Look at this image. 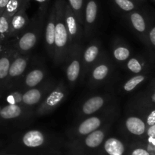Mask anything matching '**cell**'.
<instances>
[{"mask_svg":"<svg viewBox=\"0 0 155 155\" xmlns=\"http://www.w3.org/2000/svg\"><path fill=\"white\" fill-rule=\"evenodd\" d=\"M111 2L116 9L123 15L139 9V5L132 0H111Z\"/></svg>","mask_w":155,"mask_h":155,"instance_id":"28","label":"cell"},{"mask_svg":"<svg viewBox=\"0 0 155 155\" xmlns=\"http://www.w3.org/2000/svg\"><path fill=\"white\" fill-rule=\"evenodd\" d=\"M0 42H1V41H0Z\"/></svg>","mask_w":155,"mask_h":155,"instance_id":"43","label":"cell"},{"mask_svg":"<svg viewBox=\"0 0 155 155\" xmlns=\"http://www.w3.org/2000/svg\"><path fill=\"white\" fill-rule=\"evenodd\" d=\"M103 54L102 46L98 40H94L85 48L83 49L81 59V82L86 81L88 73L100 60Z\"/></svg>","mask_w":155,"mask_h":155,"instance_id":"14","label":"cell"},{"mask_svg":"<svg viewBox=\"0 0 155 155\" xmlns=\"http://www.w3.org/2000/svg\"><path fill=\"white\" fill-rule=\"evenodd\" d=\"M1 155H18V154H16V153H4V154H1Z\"/></svg>","mask_w":155,"mask_h":155,"instance_id":"41","label":"cell"},{"mask_svg":"<svg viewBox=\"0 0 155 155\" xmlns=\"http://www.w3.org/2000/svg\"><path fill=\"white\" fill-rule=\"evenodd\" d=\"M113 71L114 67L113 63L108 56L104 53L87 74L86 78L87 85L92 88L104 85L110 80Z\"/></svg>","mask_w":155,"mask_h":155,"instance_id":"10","label":"cell"},{"mask_svg":"<svg viewBox=\"0 0 155 155\" xmlns=\"http://www.w3.org/2000/svg\"><path fill=\"white\" fill-rule=\"evenodd\" d=\"M68 94V90L65 81L63 80L58 81L54 89L50 91L44 101L35 109V116L41 117L53 113L65 101Z\"/></svg>","mask_w":155,"mask_h":155,"instance_id":"7","label":"cell"},{"mask_svg":"<svg viewBox=\"0 0 155 155\" xmlns=\"http://www.w3.org/2000/svg\"><path fill=\"white\" fill-rule=\"evenodd\" d=\"M70 8L75 15L79 23L83 26L84 24V11L86 0H67Z\"/></svg>","mask_w":155,"mask_h":155,"instance_id":"29","label":"cell"},{"mask_svg":"<svg viewBox=\"0 0 155 155\" xmlns=\"http://www.w3.org/2000/svg\"><path fill=\"white\" fill-rule=\"evenodd\" d=\"M137 97L139 98L144 102L147 103V104L155 106V91H149L142 94L138 95Z\"/></svg>","mask_w":155,"mask_h":155,"instance_id":"34","label":"cell"},{"mask_svg":"<svg viewBox=\"0 0 155 155\" xmlns=\"http://www.w3.org/2000/svg\"><path fill=\"white\" fill-rule=\"evenodd\" d=\"M58 81L54 78H47L44 82L37 87L25 91L23 94L22 105L34 111L50 91L54 89Z\"/></svg>","mask_w":155,"mask_h":155,"instance_id":"11","label":"cell"},{"mask_svg":"<svg viewBox=\"0 0 155 155\" xmlns=\"http://www.w3.org/2000/svg\"><path fill=\"white\" fill-rule=\"evenodd\" d=\"M47 78V70L45 65L41 62L36 63L35 65L29 67L18 88L25 91L38 86L39 84L44 82Z\"/></svg>","mask_w":155,"mask_h":155,"instance_id":"17","label":"cell"},{"mask_svg":"<svg viewBox=\"0 0 155 155\" xmlns=\"http://www.w3.org/2000/svg\"><path fill=\"white\" fill-rule=\"evenodd\" d=\"M82 44L72 46L65 62V73L69 87L73 88L81 81V59L83 52Z\"/></svg>","mask_w":155,"mask_h":155,"instance_id":"8","label":"cell"},{"mask_svg":"<svg viewBox=\"0 0 155 155\" xmlns=\"http://www.w3.org/2000/svg\"><path fill=\"white\" fill-rule=\"evenodd\" d=\"M98 19L97 0H86L84 11V38L90 40L96 31Z\"/></svg>","mask_w":155,"mask_h":155,"instance_id":"18","label":"cell"},{"mask_svg":"<svg viewBox=\"0 0 155 155\" xmlns=\"http://www.w3.org/2000/svg\"><path fill=\"white\" fill-rule=\"evenodd\" d=\"M112 55L117 63L124 65L132 57V50L121 38L115 40L112 45Z\"/></svg>","mask_w":155,"mask_h":155,"instance_id":"24","label":"cell"},{"mask_svg":"<svg viewBox=\"0 0 155 155\" xmlns=\"http://www.w3.org/2000/svg\"><path fill=\"white\" fill-rule=\"evenodd\" d=\"M150 91H155V81L150 85Z\"/></svg>","mask_w":155,"mask_h":155,"instance_id":"38","label":"cell"},{"mask_svg":"<svg viewBox=\"0 0 155 155\" xmlns=\"http://www.w3.org/2000/svg\"><path fill=\"white\" fill-rule=\"evenodd\" d=\"M16 54L17 52L14 48L7 49L0 53V97L4 94L10 65Z\"/></svg>","mask_w":155,"mask_h":155,"instance_id":"22","label":"cell"},{"mask_svg":"<svg viewBox=\"0 0 155 155\" xmlns=\"http://www.w3.org/2000/svg\"><path fill=\"white\" fill-rule=\"evenodd\" d=\"M9 0H0V15L3 13Z\"/></svg>","mask_w":155,"mask_h":155,"instance_id":"36","label":"cell"},{"mask_svg":"<svg viewBox=\"0 0 155 155\" xmlns=\"http://www.w3.org/2000/svg\"><path fill=\"white\" fill-rule=\"evenodd\" d=\"M144 138H155V125L147 127Z\"/></svg>","mask_w":155,"mask_h":155,"instance_id":"35","label":"cell"},{"mask_svg":"<svg viewBox=\"0 0 155 155\" xmlns=\"http://www.w3.org/2000/svg\"><path fill=\"white\" fill-rule=\"evenodd\" d=\"M66 141L53 132L32 129L16 135L11 148L18 155H63Z\"/></svg>","mask_w":155,"mask_h":155,"instance_id":"1","label":"cell"},{"mask_svg":"<svg viewBox=\"0 0 155 155\" xmlns=\"http://www.w3.org/2000/svg\"><path fill=\"white\" fill-rule=\"evenodd\" d=\"M49 12V4L40 5L37 12L30 21L27 29L17 37L14 49L19 54H31L44 35L46 20Z\"/></svg>","mask_w":155,"mask_h":155,"instance_id":"3","label":"cell"},{"mask_svg":"<svg viewBox=\"0 0 155 155\" xmlns=\"http://www.w3.org/2000/svg\"><path fill=\"white\" fill-rule=\"evenodd\" d=\"M66 155H81L79 153H74V152H71V151H67V154Z\"/></svg>","mask_w":155,"mask_h":155,"instance_id":"39","label":"cell"},{"mask_svg":"<svg viewBox=\"0 0 155 155\" xmlns=\"http://www.w3.org/2000/svg\"><path fill=\"white\" fill-rule=\"evenodd\" d=\"M28 6H24L13 15L10 24L8 38H17L28 27L31 18L28 17L26 10Z\"/></svg>","mask_w":155,"mask_h":155,"instance_id":"21","label":"cell"},{"mask_svg":"<svg viewBox=\"0 0 155 155\" xmlns=\"http://www.w3.org/2000/svg\"><path fill=\"white\" fill-rule=\"evenodd\" d=\"M119 114L120 109L116 103H113L101 111L78 120L67 131V141H74L94 132L109 122L116 120Z\"/></svg>","mask_w":155,"mask_h":155,"instance_id":"2","label":"cell"},{"mask_svg":"<svg viewBox=\"0 0 155 155\" xmlns=\"http://www.w3.org/2000/svg\"><path fill=\"white\" fill-rule=\"evenodd\" d=\"M116 120L109 122L101 128L82 138L71 141H66V150L81 155H96L106 138L109 136Z\"/></svg>","mask_w":155,"mask_h":155,"instance_id":"5","label":"cell"},{"mask_svg":"<svg viewBox=\"0 0 155 155\" xmlns=\"http://www.w3.org/2000/svg\"><path fill=\"white\" fill-rule=\"evenodd\" d=\"M147 46L155 50V23H150L147 37Z\"/></svg>","mask_w":155,"mask_h":155,"instance_id":"33","label":"cell"},{"mask_svg":"<svg viewBox=\"0 0 155 155\" xmlns=\"http://www.w3.org/2000/svg\"><path fill=\"white\" fill-rule=\"evenodd\" d=\"M124 65L126 71L132 75L144 73L147 67L145 60L140 56H132Z\"/></svg>","mask_w":155,"mask_h":155,"instance_id":"26","label":"cell"},{"mask_svg":"<svg viewBox=\"0 0 155 155\" xmlns=\"http://www.w3.org/2000/svg\"><path fill=\"white\" fill-rule=\"evenodd\" d=\"M152 1H153V2H154V3H155V0H152Z\"/></svg>","mask_w":155,"mask_h":155,"instance_id":"42","label":"cell"},{"mask_svg":"<svg viewBox=\"0 0 155 155\" xmlns=\"http://www.w3.org/2000/svg\"><path fill=\"white\" fill-rule=\"evenodd\" d=\"M12 18L5 15L2 14L0 15V41L5 38H8V33L10 30V24Z\"/></svg>","mask_w":155,"mask_h":155,"instance_id":"31","label":"cell"},{"mask_svg":"<svg viewBox=\"0 0 155 155\" xmlns=\"http://www.w3.org/2000/svg\"><path fill=\"white\" fill-rule=\"evenodd\" d=\"M31 61V54H19L17 53L10 65L4 94L19 87L24 76L29 68Z\"/></svg>","mask_w":155,"mask_h":155,"instance_id":"6","label":"cell"},{"mask_svg":"<svg viewBox=\"0 0 155 155\" xmlns=\"http://www.w3.org/2000/svg\"><path fill=\"white\" fill-rule=\"evenodd\" d=\"M114 102V97L110 94H94L84 100L80 105L77 113V121L101 111Z\"/></svg>","mask_w":155,"mask_h":155,"instance_id":"12","label":"cell"},{"mask_svg":"<svg viewBox=\"0 0 155 155\" xmlns=\"http://www.w3.org/2000/svg\"><path fill=\"white\" fill-rule=\"evenodd\" d=\"M130 108L136 111L145 122L147 127L155 125V106L147 104L136 97L130 104Z\"/></svg>","mask_w":155,"mask_h":155,"instance_id":"23","label":"cell"},{"mask_svg":"<svg viewBox=\"0 0 155 155\" xmlns=\"http://www.w3.org/2000/svg\"><path fill=\"white\" fill-rule=\"evenodd\" d=\"M147 129V125L142 117L129 107L122 123V131L126 138H128L129 141L143 139Z\"/></svg>","mask_w":155,"mask_h":155,"instance_id":"9","label":"cell"},{"mask_svg":"<svg viewBox=\"0 0 155 155\" xmlns=\"http://www.w3.org/2000/svg\"><path fill=\"white\" fill-rule=\"evenodd\" d=\"M128 155H150L140 140L129 141Z\"/></svg>","mask_w":155,"mask_h":155,"instance_id":"30","label":"cell"},{"mask_svg":"<svg viewBox=\"0 0 155 155\" xmlns=\"http://www.w3.org/2000/svg\"><path fill=\"white\" fill-rule=\"evenodd\" d=\"M65 21L68 37H69L70 48L72 46L82 44L83 39H84L83 26L79 23L68 2L65 4Z\"/></svg>","mask_w":155,"mask_h":155,"instance_id":"16","label":"cell"},{"mask_svg":"<svg viewBox=\"0 0 155 155\" xmlns=\"http://www.w3.org/2000/svg\"><path fill=\"white\" fill-rule=\"evenodd\" d=\"M66 0H56V28L54 39V56L53 61L56 65L65 63L70 51L69 37L65 21Z\"/></svg>","mask_w":155,"mask_h":155,"instance_id":"4","label":"cell"},{"mask_svg":"<svg viewBox=\"0 0 155 155\" xmlns=\"http://www.w3.org/2000/svg\"><path fill=\"white\" fill-rule=\"evenodd\" d=\"M37 2H39L40 5H46V4H49V0H36Z\"/></svg>","mask_w":155,"mask_h":155,"instance_id":"37","label":"cell"},{"mask_svg":"<svg viewBox=\"0 0 155 155\" xmlns=\"http://www.w3.org/2000/svg\"><path fill=\"white\" fill-rule=\"evenodd\" d=\"M34 116V110L24 105L6 104L0 110V121L2 122L28 121Z\"/></svg>","mask_w":155,"mask_h":155,"instance_id":"15","label":"cell"},{"mask_svg":"<svg viewBox=\"0 0 155 155\" xmlns=\"http://www.w3.org/2000/svg\"><path fill=\"white\" fill-rule=\"evenodd\" d=\"M56 28V7L54 3L49 9L44 28V45L47 54L53 60L54 56V39Z\"/></svg>","mask_w":155,"mask_h":155,"instance_id":"20","label":"cell"},{"mask_svg":"<svg viewBox=\"0 0 155 155\" xmlns=\"http://www.w3.org/2000/svg\"><path fill=\"white\" fill-rule=\"evenodd\" d=\"M132 1H134V2H135L136 3H138V5L144 2V0H132Z\"/></svg>","mask_w":155,"mask_h":155,"instance_id":"40","label":"cell"},{"mask_svg":"<svg viewBox=\"0 0 155 155\" xmlns=\"http://www.w3.org/2000/svg\"><path fill=\"white\" fill-rule=\"evenodd\" d=\"M123 19L131 31L147 46V32L150 25V19L147 15L140 9H137L123 15Z\"/></svg>","mask_w":155,"mask_h":155,"instance_id":"13","label":"cell"},{"mask_svg":"<svg viewBox=\"0 0 155 155\" xmlns=\"http://www.w3.org/2000/svg\"><path fill=\"white\" fill-rule=\"evenodd\" d=\"M129 141L118 137H107L96 155H128Z\"/></svg>","mask_w":155,"mask_h":155,"instance_id":"19","label":"cell"},{"mask_svg":"<svg viewBox=\"0 0 155 155\" xmlns=\"http://www.w3.org/2000/svg\"><path fill=\"white\" fill-rule=\"evenodd\" d=\"M147 78H148V75L146 73L132 75L130 78L123 83L121 86V90L120 91L124 94L132 92L141 84H142L147 80Z\"/></svg>","mask_w":155,"mask_h":155,"instance_id":"25","label":"cell"},{"mask_svg":"<svg viewBox=\"0 0 155 155\" xmlns=\"http://www.w3.org/2000/svg\"><path fill=\"white\" fill-rule=\"evenodd\" d=\"M24 92L25 91L20 88H16L8 92V94L6 97L7 104L22 105V98H23Z\"/></svg>","mask_w":155,"mask_h":155,"instance_id":"32","label":"cell"},{"mask_svg":"<svg viewBox=\"0 0 155 155\" xmlns=\"http://www.w3.org/2000/svg\"><path fill=\"white\" fill-rule=\"evenodd\" d=\"M31 0H9L2 14L12 18L22 7L29 6Z\"/></svg>","mask_w":155,"mask_h":155,"instance_id":"27","label":"cell"}]
</instances>
